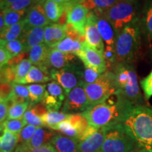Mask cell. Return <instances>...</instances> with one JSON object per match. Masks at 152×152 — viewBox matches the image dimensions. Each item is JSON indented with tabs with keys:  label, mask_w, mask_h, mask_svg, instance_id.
Listing matches in <instances>:
<instances>
[{
	"label": "cell",
	"mask_w": 152,
	"mask_h": 152,
	"mask_svg": "<svg viewBox=\"0 0 152 152\" xmlns=\"http://www.w3.org/2000/svg\"><path fill=\"white\" fill-rule=\"evenodd\" d=\"M6 26H5V21L4 18L3 13L1 11V16H0V31H1V34L4 32L6 30Z\"/></svg>",
	"instance_id": "cell-51"
},
{
	"label": "cell",
	"mask_w": 152,
	"mask_h": 152,
	"mask_svg": "<svg viewBox=\"0 0 152 152\" xmlns=\"http://www.w3.org/2000/svg\"><path fill=\"white\" fill-rule=\"evenodd\" d=\"M52 80L50 72L46 69L33 66L30 68L29 73L26 77L23 80L20 85L32 84L37 83H47Z\"/></svg>",
	"instance_id": "cell-24"
},
{
	"label": "cell",
	"mask_w": 152,
	"mask_h": 152,
	"mask_svg": "<svg viewBox=\"0 0 152 152\" xmlns=\"http://www.w3.org/2000/svg\"><path fill=\"white\" fill-rule=\"evenodd\" d=\"M105 128V137L99 152H133L136 144L121 124Z\"/></svg>",
	"instance_id": "cell-7"
},
{
	"label": "cell",
	"mask_w": 152,
	"mask_h": 152,
	"mask_svg": "<svg viewBox=\"0 0 152 152\" xmlns=\"http://www.w3.org/2000/svg\"><path fill=\"white\" fill-rule=\"evenodd\" d=\"M25 30V23L23 19L18 23L7 28L4 32L1 34V40L4 42H7L18 39L23 35Z\"/></svg>",
	"instance_id": "cell-28"
},
{
	"label": "cell",
	"mask_w": 152,
	"mask_h": 152,
	"mask_svg": "<svg viewBox=\"0 0 152 152\" xmlns=\"http://www.w3.org/2000/svg\"><path fill=\"white\" fill-rule=\"evenodd\" d=\"M27 125V123L23 118L20 119L7 120L1 125V131H2V130H7L11 132L19 134L24 127Z\"/></svg>",
	"instance_id": "cell-35"
},
{
	"label": "cell",
	"mask_w": 152,
	"mask_h": 152,
	"mask_svg": "<svg viewBox=\"0 0 152 152\" xmlns=\"http://www.w3.org/2000/svg\"><path fill=\"white\" fill-rule=\"evenodd\" d=\"M30 104V102L24 103L15 104L9 109L7 120L20 119L23 117L25 113L27 111Z\"/></svg>",
	"instance_id": "cell-36"
},
{
	"label": "cell",
	"mask_w": 152,
	"mask_h": 152,
	"mask_svg": "<svg viewBox=\"0 0 152 152\" xmlns=\"http://www.w3.org/2000/svg\"><path fill=\"white\" fill-rule=\"evenodd\" d=\"M141 86L145 99L147 100L149 99L152 96V71L141 81Z\"/></svg>",
	"instance_id": "cell-44"
},
{
	"label": "cell",
	"mask_w": 152,
	"mask_h": 152,
	"mask_svg": "<svg viewBox=\"0 0 152 152\" xmlns=\"http://www.w3.org/2000/svg\"><path fill=\"white\" fill-rule=\"evenodd\" d=\"M83 73L81 66L74 64H69L66 67L59 70H50L52 79L59 84L68 96L70 92L75 87L83 85Z\"/></svg>",
	"instance_id": "cell-8"
},
{
	"label": "cell",
	"mask_w": 152,
	"mask_h": 152,
	"mask_svg": "<svg viewBox=\"0 0 152 152\" xmlns=\"http://www.w3.org/2000/svg\"><path fill=\"white\" fill-rule=\"evenodd\" d=\"M44 3L45 1L38 3L26 11L23 18L24 32L36 27H46L50 24V21L45 14Z\"/></svg>",
	"instance_id": "cell-14"
},
{
	"label": "cell",
	"mask_w": 152,
	"mask_h": 152,
	"mask_svg": "<svg viewBox=\"0 0 152 152\" xmlns=\"http://www.w3.org/2000/svg\"><path fill=\"white\" fill-rule=\"evenodd\" d=\"M64 8H65L64 4L56 2L52 0H45L44 3L45 14L47 18L52 23L58 22Z\"/></svg>",
	"instance_id": "cell-26"
},
{
	"label": "cell",
	"mask_w": 152,
	"mask_h": 152,
	"mask_svg": "<svg viewBox=\"0 0 152 152\" xmlns=\"http://www.w3.org/2000/svg\"><path fill=\"white\" fill-rule=\"evenodd\" d=\"M119 1L121 0H83L80 4L84 6L89 11L99 9L104 11Z\"/></svg>",
	"instance_id": "cell-30"
},
{
	"label": "cell",
	"mask_w": 152,
	"mask_h": 152,
	"mask_svg": "<svg viewBox=\"0 0 152 152\" xmlns=\"http://www.w3.org/2000/svg\"><path fill=\"white\" fill-rule=\"evenodd\" d=\"M83 87L91 107L104 102L112 95L117 94L118 92L115 76L112 71H106L101 74L94 83H83Z\"/></svg>",
	"instance_id": "cell-6"
},
{
	"label": "cell",
	"mask_w": 152,
	"mask_h": 152,
	"mask_svg": "<svg viewBox=\"0 0 152 152\" xmlns=\"http://www.w3.org/2000/svg\"><path fill=\"white\" fill-rule=\"evenodd\" d=\"M52 1H56V2H58L60 4L69 3V0H52Z\"/></svg>",
	"instance_id": "cell-53"
},
{
	"label": "cell",
	"mask_w": 152,
	"mask_h": 152,
	"mask_svg": "<svg viewBox=\"0 0 152 152\" xmlns=\"http://www.w3.org/2000/svg\"><path fill=\"white\" fill-rule=\"evenodd\" d=\"M29 152H58L50 143L42 146L39 148L31 149Z\"/></svg>",
	"instance_id": "cell-49"
},
{
	"label": "cell",
	"mask_w": 152,
	"mask_h": 152,
	"mask_svg": "<svg viewBox=\"0 0 152 152\" xmlns=\"http://www.w3.org/2000/svg\"><path fill=\"white\" fill-rule=\"evenodd\" d=\"M50 49L51 48L47 47L45 43L36 45L30 51L29 60L33 65L49 71L47 68V61Z\"/></svg>",
	"instance_id": "cell-20"
},
{
	"label": "cell",
	"mask_w": 152,
	"mask_h": 152,
	"mask_svg": "<svg viewBox=\"0 0 152 152\" xmlns=\"http://www.w3.org/2000/svg\"><path fill=\"white\" fill-rule=\"evenodd\" d=\"M66 4L68 9L67 24L71 25L80 35H85V26L90 11L80 4L66 3Z\"/></svg>",
	"instance_id": "cell-13"
},
{
	"label": "cell",
	"mask_w": 152,
	"mask_h": 152,
	"mask_svg": "<svg viewBox=\"0 0 152 152\" xmlns=\"http://www.w3.org/2000/svg\"><path fill=\"white\" fill-rule=\"evenodd\" d=\"M105 137V128L98 129L85 140L77 142L79 152H99Z\"/></svg>",
	"instance_id": "cell-15"
},
{
	"label": "cell",
	"mask_w": 152,
	"mask_h": 152,
	"mask_svg": "<svg viewBox=\"0 0 152 152\" xmlns=\"http://www.w3.org/2000/svg\"><path fill=\"white\" fill-rule=\"evenodd\" d=\"M83 0H69V3L72 4H80Z\"/></svg>",
	"instance_id": "cell-52"
},
{
	"label": "cell",
	"mask_w": 152,
	"mask_h": 152,
	"mask_svg": "<svg viewBox=\"0 0 152 152\" xmlns=\"http://www.w3.org/2000/svg\"><path fill=\"white\" fill-rule=\"evenodd\" d=\"M16 73L14 67L5 66L1 68V83H15Z\"/></svg>",
	"instance_id": "cell-40"
},
{
	"label": "cell",
	"mask_w": 152,
	"mask_h": 152,
	"mask_svg": "<svg viewBox=\"0 0 152 152\" xmlns=\"http://www.w3.org/2000/svg\"><path fill=\"white\" fill-rule=\"evenodd\" d=\"M27 87L29 90L30 104H37L42 101L46 92V85L31 84Z\"/></svg>",
	"instance_id": "cell-33"
},
{
	"label": "cell",
	"mask_w": 152,
	"mask_h": 152,
	"mask_svg": "<svg viewBox=\"0 0 152 152\" xmlns=\"http://www.w3.org/2000/svg\"><path fill=\"white\" fill-rule=\"evenodd\" d=\"M0 99L1 102H8L12 98L14 94V87L12 83H1L0 90Z\"/></svg>",
	"instance_id": "cell-41"
},
{
	"label": "cell",
	"mask_w": 152,
	"mask_h": 152,
	"mask_svg": "<svg viewBox=\"0 0 152 152\" xmlns=\"http://www.w3.org/2000/svg\"><path fill=\"white\" fill-rule=\"evenodd\" d=\"M97 18L93 11L89 13L85 26V37L89 46L103 54L105 45L98 30Z\"/></svg>",
	"instance_id": "cell-12"
},
{
	"label": "cell",
	"mask_w": 152,
	"mask_h": 152,
	"mask_svg": "<svg viewBox=\"0 0 152 152\" xmlns=\"http://www.w3.org/2000/svg\"><path fill=\"white\" fill-rule=\"evenodd\" d=\"M55 130L59 131V132H61L62 134H64L65 136L74 139L76 141H77V139H78V132L74 128L73 125L68 121V119L60 123L56 127Z\"/></svg>",
	"instance_id": "cell-37"
},
{
	"label": "cell",
	"mask_w": 152,
	"mask_h": 152,
	"mask_svg": "<svg viewBox=\"0 0 152 152\" xmlns=\"http://www.w3.org/2000/svg\"><path fill=\"white\" fill-rule=\"evenodd\" d=\"M70 114H66L63 112L48 111L41 118L44 123V127H47L49 129L55 130L56 127L60 123L68 119Z\"/></svg>",
	"instance_id": "cell-27"
},
{
	"label": "cell",
	"mask_w": 152,
	"mask_h": 152,
	"mask_svg": "<svg viewBox=\"0 0 152 152\" xmlns=\"http://www.w3.org/2000/svg\"><path fill=\"white\" fill-rule=\"evenodd\" d=\"M104 18L112 24L117 33L139 19L136 0H121L103 11Z\"/></svg>",
	"instance_id": "cell-5"
},
{
	"label": "cell",
	"mask_w": 152,
	"mask_h": 152,
	"mask_svg": "<svg viewBox=\"0 0 152 152\" xmlns=\"http://www.w3.org/2000/svg\"><path fill=\"white\" fill-rule=\"evenodd\" d=\"M45 28L36 27L24 32L20 37L23 43L24 52H30L34 47L43 42L45 38Z\"/></svg>",
	"instance_id": "cell-18"
},
{
	"label": "cell",
	"mask_w": 152,
	"mask_h": 152,
	"mask_svg": "<svg viewBox=\"0 0 152 152\" xmlns=\"http://www.w3.org/2000/svg\"><path fill=\"white\" fill-rule=\"evenodd\" d=\"M74 40L75 39L66 36V37L64 38L62 41H61L60 42L57 44L56 46L54 47V49H56L57 50L64 53H71V54H72L74 45Z\"/></svg>",
	"instance_id": "cell-43"
},
{
	"label": "cell",
	"mask_w": 152,
	"mask_h": 152,
	"mask_svg": "<svg viewBox=\"0 0 152 152\" xmlns=\"http://www.w3.org/2000/svg\"><path fill=\"white\" fill-rule=\"evenodd\" d=\"M13 87H14V94L12 98L9 100L12 102L13 104L30 102L29 90L27 86H23L20 84L14 83Z\"/></svg>",
	"instance_id": "cell-31"
},
{
	"label": "cell",
	"mask_w": 152,
	"mask_h": 152,
	"mask_svg": "<svg viewBox=\"0 0 152 152\" xmlns=\"http://www.w3.org/2000/svg\"><path fill=\"white\" fill-rule=\"evenodd\" d=\"M133 152H149V151H147V150L142 149H137L136 150H134Z\"/></svg>",
	"instance_id": "cell-54"
},
{
	"label": "cell",
	"mask_w": 152,
	"mask_h": 152,
	"mask_svg": "<svg viewBox=\"0 0 152 152\" xmlns=\"http://www.w3.org/2000/svg\"><path fill=\"white\" fill-rule=\"evenodd\" d=\"M132 104L115 94L104 102L89 108L82 114L94 128H106L120 123L126 110Z\"/></svg>",
	"instance_id": "cell-2"
},
{
	"label": "cell",
	"mask_w": 152,
	"mask_h": 152,
	"mask_svg": "<svg viewBox=\"0 0 152 152\" xmlns=\"http://www.w3.org/2000/svg\"><path fill=\"white\" fill-rule=\"evenodd\" d=\"M13 57L3 45H0V67L7 66Z\"/></svg>",
	"instance_id": "cell-46"
},
{
	"label": "cell",
	"mask_w": 152,
	"mask_h": 152,
	"mask_svg": "<svg viewBox=\"0 0 152 152\" xmlns=\"http://www.w3.org/2000/svg\"><path fill=\"white\" fill-rule=\"evenodd\" d=\"M23 118L25 121H26L28 125H34V126L35 127L44 126V123L41 118L37 116V115H35V114L32 111V110L30 109V107L28 108L27 111L25 113Z\"/></svg>",
	"instance_id": "cell-42"
},
{
	"label": "cell",
	"mask_w": 152,
	"mask_h": 152,
	"mask_svg": "<svg viewBox=\"0 0 152 152\" xmlns=\"http://www.w3.org/2000/svg\"><path fill=\"white\" fill-rule=\"evenodd\" d=\"M76 56L75 54L64 53L56 49L51 48L47 61V68L49 70V68H52L51 70L61 69L69 65Z\"/></svg>",
	"instance_id": "cell-17"
},
{
	"label": "cell",
	"mask_w": 152,
	"mask_h": 152,
	"mask_svg": "<svg viewBox=\"0 0 152 152\" xmlns=\"http://www.w3.org/2000/svg\"><path fill=\"white\" fill-rule=\"evenodd\" d=\"M83 84L73 89L64 101L62 112L66 114L82 113L90 108Z\"/></svg>",
	"instance_id": "cell-9"
},
{
	"label": "cell",
	"mask_w": 152,
	"mask_h": 152,
	"mask_svg": "<svg viewBox=\"0 0 152 152\" xmlns=\"http://www.w3.org/2000/svg\"><path fill=\"white\" fill-rule=\"evenodd\" d=\"M9 109H10V106H9L8 102H1L0 103V123H1V125L7 120Z\"/></svg>",
	"instance_id": "cell-47"
},
{
	"label": "cell",
	"mask_w": 152,
	"mask_h": 152,
	"mask_svg": "<svg viewBox=\"0 0 152 152\" xmlns=\"http://www.w3.org/2000/svg\"><path fill=\"white\" fill-rule=\"evenodd\" d=\"M45 0H16L12 4H11L7 9L9 10H28L33 6L39 2H43ZM5 9V10H6Z\"/></svg>",
	"instance_id": "cell-39"
},
{
	"label": "cell",
	"mask_w": 152,
	"mask_h": 152,
	"mask_svg": "<svg viewBox=\"0 0 152 152\" xmlns=\"http://www.w3.org/2000/svg\"><path fill=\"white\" fill-rule=\"evenodd\" d=\"M19 142V134L4 130L0 139V151L14 152Z\"/></svg>",
	"instance_id": "cell-25"
},
{
	"label": "cell",
	"mask_w": 152,
	"mask_h": 152,
	"mask_svg": "<svg viewBox=\"0 0 152 152\" xmlns=\"http://www.w3.org/2000/svg\"><path fill=\"white\" fill-rule=\"evenodd\" d=\"M1 11L4 14L6 28H9L21 21L26 16L27 10L16 11L6 9Z\"/></svg>",
	"instance_id": "cell-32"
},
{
	"label": "cell",
	"mask_w": 152,
	"mask_h": 152,
	"mask_svg": "<svg viewBox=\"0 0 152 152\" xmlns=\"http://www.w3.org/2000/svg\"><path fill=\"white\" fill-rule=\"evenodd\" d=\"M33 66V64L29 60V58H25L20 62L18 65L14 66L15 70V73H16V80L14 83H18L20 84L21 81L23 80L28 73H29L30 68Z\"/></svg>",
	"instance_id": "cell-34"
},
{
	"label": "cell",
	"mask_w": 152,
	"mask_h": 152,
	"mask_svg": "<svg viewBox=\"0 0 152 152\" xmlns=\"http://www.w3.org/2000/svg\"><path fill=\"white\" fill-rule=\"evenodd\" d=\"M139 22L142 33L147 37L149 42L152 41V0H147L139 16Z\"/></svg>",
	"instance_id": "cell-21"
},
{
	"label": "cell",
	"mask_w": 152,
	"mask_h": 152,
	"mask_svg": "<svg viewBox=\"0 0 152 152\" xmlns=\"http://www.w3.org/2000/svg\"><path fill=\"white\" fill-rule=\"evenodd\" d=\"M16 0H1V10H5L6 9H7L11 4H12L14 1H16Z\"/></svg>",
	"instance_id": "cell-50"
},
{
	"label": "cell",
	"mask_w": 152,
	"mask_h": 152,
	"mask_svg": "<svg viewBox=\"0 0 152 152\" xmlns=\"http://www.w3.org/2000/svg\"><path fill=\"white\" fill-rule=\"evenodd\" d=\"M76 56L83 61L85 67L92 68L100 74L106 71L107 66L103 54L90 47L87 42L83 44L81 50L76 54Z\"/></svg>",
	"instance_id": "cell-10"
},
{
	"label": "cell",
	"mask_w": 152,
	"mask_h": 152,
	"mask_svg": "<svg viewBox=\"0 0 152 152\" xmlns=\"http://www.w3.org/2000/svg\"><path fill=\"white\" fill-rule=\"evenodd\" d=\"M0 42H1V45L5 47L12 57L16 56L24 52L23 43L20 38L7 42H4L2 41Z\"/></svg>",
	"instance_id": "cell-38"
},
{
	"label": "cell",
	"mask_w": 152,
	"mask_h": 152,
	"mask_svg": "<svg viewBox=\"0 0 152 152\" xmlns=\"http://www.w3.org/2000/svg\"><path fill=\"white\" fill-rule=\"evenodd\" d=\"M113 68L117 94L134 105L143 104L137 75L132 64H115Z\"/></svg>",
	"instance_id": "cell-4"
},
{
	"label": "cell",
	"mask_w": 152,
	"mask_h": 152,
	"mask_svg": "<svg viewBox=\"0 0 152 152\" xmlns=\"http://www.w3.org/2000/svg\"><path fill=\"white\" fill-rule=\"evenodd\" d=\"M66 28L58 23H50L45 28L44 43L49 48L54 46L66 37Z\"/></svg>",
	"instance_id": "cell-16"
},
{
	"label": "cell",
	"mask_w": 152,
	"mask_h": 152,
	"mask_svg": "<svg viewBox=\"0 0 152 152\" xmlns=\"http://www.w3.org/2000/svg\"><path fill=\"white\" fill-rule=\"evenodd\" d=\"M118 124L133 139L137 149L152 152V107L132 104Z\"/></svg>",
	"instance_id": "cell-1"
},
{
	"label": "cell",
	"mask_w": 152,
	"mask_h": 152,
	"mask_svg": "<svg viewBox=\"0 0 152 152\" xmlns=\"http://www.w3.org/2000/svg\"><path fill=\"white\" fill-rule=\"evenodd\" d=\"M55 135L56 133L52 130L45 129L42 127H37L35 134L28 144V152L31 149L39 148L42 146L49 144Z\"/></svg>",
	"instance_id": "cell-23"
},
{
	"label": "cell",
	"mask_w": 152,
	"mask_h": 152,
	"mask_svg": "<svg viewBox=\"0 0 152 152\" xmlns=\"http://www.w3.org/2000/svg\"></svg>",
	"instance_id": "cell-55"
},
{
	"label": "cell",
	"mask_w": 152,
	"mask_h": 152,
	"mask_svg": "<svg viewBox=\"0 0 152 152\" xmlns=\"http://www.w3.org/2000/svg\"><path fill=\"white\" fill-rule=\"evenodd\" d=\"M101 74L92 68L85 67L83 73V83L85 84H90L98 79Z\"/></svg>",
	"instance_id": "cell-45"
},
{
	"label": "cell",
	"mask_w": 152,
	"mask_h": 152,
	"mask_svg": "<svg viewBox=\"0 0 152 152\" xmlns=\"http://www.w3.org/2000/svg\"><path fill=\"white\" fill-rule=\"evenodd\" d=\"M68 120L78 132V139H77V141L78 142L80 139L82 137L85 131L87 130V128L90 125V123H89L86 118L82 113L70 114Z\"/></svg>",
	"instance_id": "cell-29"
},
{
	"label": "cell",
	"mask_w": 152,
	"mask_h": 152,
	"mask_svg": "<svg viewBox=\"0 0 152 152\" xmlns=\"http://www.w3.org/2000/svg\"><path fill=\"white\" fill-rule=\"evenodd\" d=\"M97 28L105 46L115 48L118 33L112 24L104 16L97 18Z\"/></svg>",
	"instance_id": "cell-19"
},
{
	"label": "cell",
	"mask_w": 152,
	"mask_h": 152,
	"mask_svg": "<svg viewBox=\"0 0 152 152\" xmlns=\"http://www.w3.org/2000/svg\"><path fill=\"white\" fill-rule=\"evenodd\" d=\"M26 55H27V53L23 52L22 53V54L18 55V56L13 57V58L8 62L7 66H11V67L16 66V65H18L19 63L21 62L23 60L25 59V57L26 56Z\"/></svg>",
	"instance_id": "cell-48"
},
{
	"label": "cell",
	"mask_w": 152,
	"mask_h": 152,
	"mask_svg": "<svg viewBox=\"0 0 152 152\" xmlns=\"http://www.w3.org/2000/svg\"><path fill=\"white\" fill-rule=\"evenodd\" d=\"M141 33V28L137 19L118 34L115 44V64H133L140 49Z\"/></svg>",
	"instance_id": "cell-3"
},
{
	"label": "cell",
	"mask_w": 152,
	"mask_h": 152,
	"mask_svg": "<svg viewBox=\"0 0 152 152\" xmlns=\"http://www.w3.org/2000/svg\"><path fill=\"white\" fill-rule=\"evenodd\" d=\"M49 143L58 152H79L77 142L65 135L56 134Z\"/></svg>",
	"instance_id": "cell-22"
},
{
	"label": "cell",
	"mask_w": 152,
	"mask_h": 152,
	"mask_svg": "<svg viewBox=\"0 0 152 152\" xmlns=\"http://www.w3.org/2000/svg\"><path fill=\"white\" fill-rule=\"evenodd\" d=\"M66 98L62 87L56 81L47 85L46 92L41 102L45 104L48 111H58Z\"/></svg>",
	"instance_id": "cell-11"
}]
</instances>
